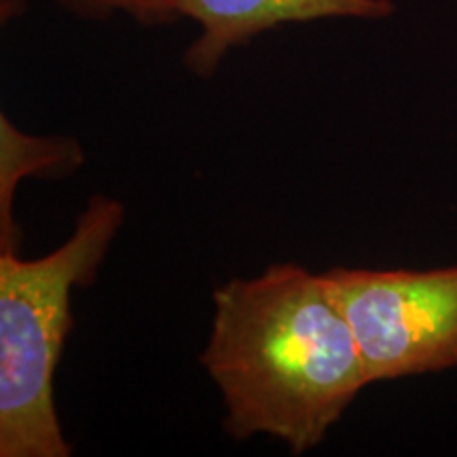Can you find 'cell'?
<instances>
[{
	"mask_svg": "<svg viewBox=\"0 0 457 457\" xmlns=\"http://www.w3.org/2000/svg\"><path fill=\"white\" fill-rule=\"evenodd\" d=\"M123 222L125 205L96 193L54 253H0V457L72 455L55 407L72 293L96 282Z\"/></svg>",
	"mask_w": 457,
	"mask_h": 457,
	"instance_id": "cell-2",
	"label": "cell"
},
{
	"mask_svg": "<svg viewBox=\"0 0 457 457\" xmlns=\"http://www.w3.org/2000/svg\"><path fill=\"white\" fill-rule=\"evenodd\" d=\"M60 4L81 20L104 21L114 13H128L142 26H165L179 20L174 0H60Z\"/></svg>",
	"mask_w": 457,
	"mask_h": 457,
	"instance_id": "cell-6",
	"label": "cell"
},
{
	"mask_svg": "<svg viewBox=\"0 0 457 457\" xmlns=\"http://www.w3.org/2000/svg\"><path fill=\"white\" fill-rule=\"evenodd\" d=\"M199 362L219 387L236 441L271 436L293 455L316 449L370 386L356 335L324 276L276 262L212 296Z\"/></svg>",
	"mask_w": 457,
	"mask_h": 457,
	"instance_id": "cell-1",
	"label": "cell"
},
{
	"mask_svg": "<svg viewBox=\"0 0 457 457\" xmlns=\"http://www.w3.org/2000/svg\"><path fill=\"white\" fill-rule=\"evenodd\" d=\"M356 335L369 381L457 367V265L322 273Z\"/></svg>",
	"mask_w": 457,
	"mask_h": 457,
	"instance_id": "cell-3",
	"label": "cell"
},
{
	"mask_svg": "<svg viewBox=\"0 0 457 457\" xmlns=\"http://www.w3.org/2000/svg\"><path fill=\"white\" fill-rule=\"evenodd\" d=\"M179 17L197 21L202 34L185 51V64L199 79H212L231 49L288 24L353 17L384 20L392 0H174Z\"/></svg>",
	"mask_w": 457,
	"mask_h": 457,
	"instance_id": "cell-4",
	"label": "cell"
},
{
	"mask_svg": "<svg viewBox=\"0 0 457 457\" xmlns=\"http://www.w3.org/2000/svg\"><path fill=\"white\" fill-rule=\"evenodd\" d=\"M85 162L83 146L74 138L30 136L0 114V253H17L20 228L13 219L17 185L28 176L62 180Z\"/></svg>",
	"mask_w": 457,
	"mask_h": 457,
	"instance_id": "cell-5",
	"label": "cell"
}]
</instances>
